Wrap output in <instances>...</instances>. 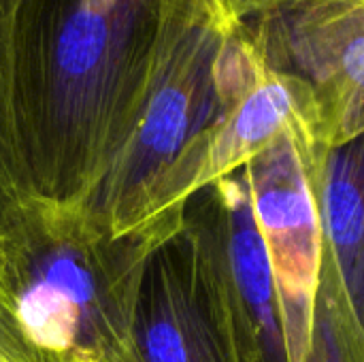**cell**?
<instances>
[{
	"label": "cell",
	"instance_id": "9",
	"mask_svg": "<svg viewBox=\"0 0 364 362\" xmlns=\"http://www.w3.org/2000/svg\"><path fill=\"white\" fill-rule=\"evenodd\" d=\"M324 241L364 329V132L331 147L322 175Z\"/></svg>",
	"mask_w": 364,
	"mask_h": 362
},
{
	"label": "cell",
	"instance_id": "6",
	"mask_svg": "<svg viewBox=\"0 0 364 362\" xmlns=\"http://www.w3.org/2000/svg\"><path fill=\"white\" fill-rule=\"evenodd\" d=\"M183 233L235 362H290L271 265L241 171L190 198Z\"/></svg>",
	"mask_w": 364,
	"mask_h": 362
},
{
	"label": "cell",
	"instance_id": "2",
	"mask_svg": "<svg viewBox=\"0 0 364 362\" xmlns=\"http://www.w3.org/2000/svg\"><path fill=\"white\" fill-rule=\"evenodd\" d=\"M162 245L115 235L90 201L32 194L0 224V352L9 362H143L136 303Z\"/></svg>",
	"mask_w": 364,
	"mask_h": 362
},
{
	"label": "cell",
	"instance_id": "10",
	"mask_svg": "<svg viewBox=\"0 0 364 362\" xmlns=\"http://www.w3.org/2000/svg\"><path fill=\"white\" fill-rule=\"evenodd\" d=\"M32 2L0 0V224L34 194L26 164L17 94L19 55Z\"/></svg>",
	"mask_w": 364,
	"mask_h": 362
},
{
	"label": "cell",
	"instance_id": "12",
	"mask_svg": "<svg viewBox=\"0 0 364 362\" xmlns=\"http://www.w3.org/2000/svg\"><path fill=\"white\" fill-rule=\"evenodd\" d=\"M294 0H228L230 9L235 11V15L243 21L267 15L271 11L284 9L288 4H292Z\"/></svg>",
	"mask_w": 364,
	"mask_h": 362
},
{
	"label": "cell",
	"instance_id": "4",
	"mask_svg": "<svg viewBox=\"0 0 364 362\" xmlns=\"http://www.w3.org/2000/svg\"><path fill=\"white\" fill-rule=\"evenodd\" d=\"M241 21L228 0H205L164 58L130 141L92 201L115 235L134 230L151 186L218 119L220 55Z\"/></svg>",
	"mask_w": 364,
	"mask_h": 362
},
{
	"label": "cell",
	"instance_id": "11",
	"mask_svg": "<svg viewBox=\"0 0 364 362\" xmlns=\"http://www.w3.org/2000/svg\"><path fill=\"white\" fill-rule=\"evenodd\" d=\"M305 362H364V329L328 245H324L311 352Z\"/></svg>",
	"mask_w": 364,
	"mask_h": 362
},
{
	"label": "cell",
	"instance_id": "8",
	"mask_svg": "<svg viewBox=\"0 0 364 362\" xmlns=\"http://www.w3.org/2000/svg\"><path fill=\"white\" fill-rule=\"evenodd\" d=\"M134 337L143 362H235L183 228L147 262Z\"/></svg>",
	"mask_w": 364,
	"mask_h": 362
},
{
	"label": "cell",
	"instance_id": "3",
	"mask_svg": "<svg viewBox=\"0 0 364 362\" xmlns=\"http://www.w3.org/2000/svg\"><path fill=\"white\" fill-rule=\"evenodd\" d=\"M220 92L218 119L192 139L151 186L132 233L171 241L183 228L186 207L194 194L241 171L286 130L322 122L309 85L273 68L245 21L224 43Z\"/></svg>",
	"mask_w": 364,
	"mask_h": 362
},
{
	"label": "cell",
	"instance_id": "7",
	"mask_svg": "<svg viewBox=\"0 0 364 362\" xmlns=\"http://www.w3.org/2000/svg\"><path fill=\"white\" fill-rule=\"evenodd\" d=\"M264 60L316 96L331 147L364 132V0H305L245 21Z\"/></svg>",
	"mask_w": 364,
	"mask_h": 362
},
{
	"label": "cell",
	"instance_id": "1",
	"mask_svg": "<svg viewBox=\"0 0 364 362\" xmlns=\"http://www.w3.org/2000/svg\"><path fill=\"white\" fill-rule=\"evenodd\" d=\"M205 0H34L19 55L32 192L94 201L154 79Z\"/></svg>",
	"mask_w": 364,
	"mask_h": 362
},
{
	"label": "cell",
	"instance_id": "5",
	"mask_svg": "<svg viewBox=\"0 0 364 362\" xmlns=\"http://www.w3.org/2000/svg\"><path fill=\"white\" fill-rule=\"evenodd\" d=\"M328 151L322 122H309L286 130L241 169L271 265L290 362H305L311 352L326 245L320 196Z\"/></svg>",
	"mask_w": 364,
	"mask_h": 362
}]
</instances>
